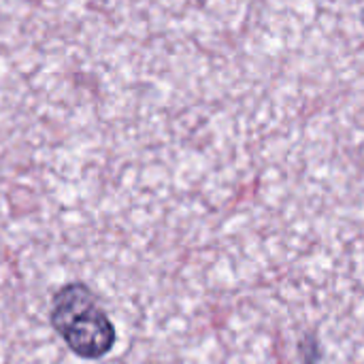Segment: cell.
<instances>
[{
  "label": "cell",
  "mask_w": 364,
  "mask_h": 364,
  "mask_svg": "<svg viewBox=\"0 0 364 364\" xmlns=\"http://www.w3.org/2000/svg\"><path fill=\"white\" fill-rule=\"evenodd\" d=\"M51 326L64 343L81 358H102L115 346V328L98 303V296L83 284H68L51 301Z\"/></svg>",
  "instance_id": "cell-1"
}]
</instances>
